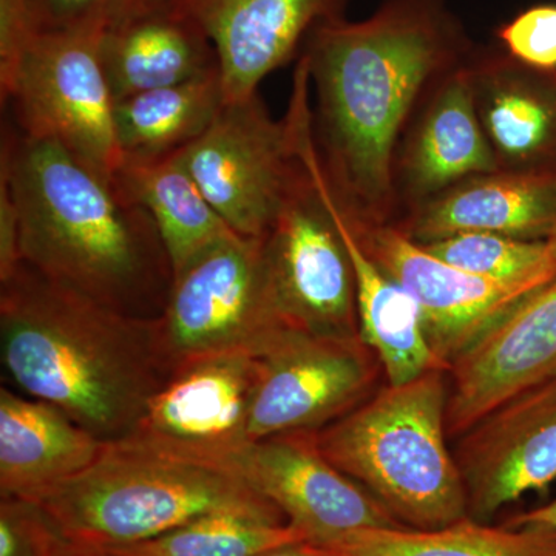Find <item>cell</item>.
I'll return each instance as SVG.
<instances>
[{"instance_id": "6da1fadb", "label": "cell", "mask_w": 556, "mask_h": 556, "mask_svg": "<svg viewBox=\"0 0 556 556\" xmlns=\"http://www.w3.org/2000/svg\"><path fill=\"white\" fill-rule=\"evenodd\" d=\"M473 47L444 0H383L358 22H325L303 53L316 89L313 129L332 192L350 217L396 222L394 159L428 90Z\"/></svg>"}, {"instance_id": "7a4b0ae2", "label": "cell", "mask_w": 556, "mask_h": 556, "mask_svg": "<svg viewBox=\"0 0 556 556\" xmlns=\"http://www.w3.org/2000/svg\"><path fill=\"white\" fill-rule=\"evenodd\" d=\"M0 174L20 211L22 262L124 316H163L169 254L149 212L115 179L58 142L22 134L3 142Z\"/></svg>"}, {"instance_id": "3957f363", "label": "cell", "mask_w": 556, "mask_h": 556, "mask_svg": "<svg viewBox=\"0 0 556 556\" xmlns=\"http://www.w3.org/2000/svg\"><path fill=\"white\" fill-rule=\"evenodd\" d=\"M0 362L5 386L109 444L129 437L172 372L159 318L105 308L25 262L0 281Z\"/></svg>"}, {"instance_id": "277c9868", "label": "cell", "mask_w": 556, "mask_h": 556, "mask_svg": "<svg viewBox=\"0 0 556 556\" xmlns=\"http://www.w3.org/2000/svg\"><path fill=\"white\" fill-rule=\"evenodd\" d=\"M448 390L447 369L387 383L316 433L329 463L407 529L437 530L468 518L466 485L448 447Z\"/></svg>"}, {"instance_id": "5b68a950", "label": "cell", "mask_w": 556, "mask_h": 556, "mask_svg": "<svg viewBox=\"0 0 556 556\" xmlns=\"http://www.w3.org/2000/svg\"><path fill=\"white\" fill-rule=\"evenodd\" d=\"M35 503L64 540L100 548L141 543L225 511L288 522L236 475L121 444H109L93 466Z\"/></svg>"}, {"instance_id": "8992f818", "label": "cell", "mask_w": 556, "mask_h": 556, "mask_svg": "<svg viewBox=\"0 0 556 556\" xmlns=\"http://www.w3.org/2000/svg\"><path fill=\"white\" fill-rule=\"evenodd\" d=\"M291 327L278 305L265 237L219 241L174 276L159 318L170 369L190 358L244 353L263 356Z\"/></svg>"}, {"instance_id": "52a82bcc", "label": "cell", "mask_w": 556, "mask_h": 556, "mask_svg": "<svg viewBox=\"0 0 556 556\" xmlns=\"http://www.w3.org/2000/svg\"><path fill=\"white\" fill-rule=\"evenodd\" d=\"M101 31L33 33L9 78L0 80L21 134L58 142L115 179L121 152L115 98L100 56Z\"/></svg>"}, {"instance_id": "ba28073f", "label": "cell", "mask_w": 556, "mask_h": 556, "mask_svg": "<svg viewBox=\"0 0 556 556\" xmlns=\"http://www.w3.org/2000/svg\"><path fill=\"white\" fill-rule=\"evenodd\" d=\"M258 376L260 356L244 351L182 362L149 399L129 437L115 444L230 473L251 444Z\"/></svg>"}, {"instance_id": "9c48e42d", "label": "cell", "mask_w": 556, "mask_h": 556, "mask_svg": "<svg viewBox=\"0 0 556 556\" xmlns=\"http://www.w3.org/2000/svg\"><path fill=\"white\" fill-rule=\"evenodd\" d=\"M177 155L219 217L243 237L266 236L302 172L291 121L274 119L258 94L225 102Z\"/></svg>"}, {"instance_id": "30bf717a", "label": "cell", "mask_w": 556, "mask_h": 556, "mask_svg": "<svg viewBox=\"0 0 556 556\" xmlns=\"http://www.w3.org/2000/svg\"><path fill=\"white\" fill-rule=\"evenodd\" d=\"M382 368L361 336L289 329L260 356L249 439L313 431L336 422L376 391Z\"/></svg>"}, {"instance_id": "8fae6325", "label": "cell", "mask_w": 556, "mask_h": 556, "mask_svg": "<svg viewBox=\"0 0 556 556\" xmlns=\"http://www.w3.org/2000/svg\"><path fill=\"white\" fill-rule=\"evenodd\" d=\"M265 248L278 305L291 327L332 338L358 336L350 257L303 163Z\"/></svg>"}, {"instance_id": "7c38bea8", "label": "cell", "mask_w": 556, "mask_h": 556, "mask_svg": "<svg viewBox=\"0 0 556 556\" xmlns=\"http://www.w3.org/2000/svg\"><path fill=\"white\" fill-rule=\"evenodd\" d=\"M229 471L273 503L306 543H325L362 529L404 527L329 463L313 431L251 442Z\"/></svg>"}, {"instance_id": "4fadbf2b", "label": "cell", "mask_w": 556, "mask_h": 556, "mask_svg": "<svg viewBox=\"0 0 556 556\" xmlns=\"http://www.w3.org/2000/svg\"><path fill=\"white\" fill-rule=\"evenodd\" d=\"M350 219L380 268L415 299L428 343L448 367L519 303L535 294L522 285L473 276L448 265L394 223L367 225Z\"/></svg>"}, {"instance_id": "5bb4252c", "label": "cell", "mask_w": 556, "mask_h": 556, "mask_svg": "<svg viewBox=\"0 0 556 556\" xmlns=\"http://www.w3.org/2000/svg\"><path fill=\"white\" fill-rule=\"evenodd\" d=\"M468 518L485 522L556 481V376L508 399L456 439Z\"/></svg>"}, {"instance_id": "9a60e30c", "label": "cell", "mask_w": 556, "mask_h": 556, "mask_svg": "<svg viewBox=\"0 0 556 556\" xmlns=\"http://www.w3.org/2000/svg\"><path fill=\"white\" fill-rule=\"evenodd\" d=\"M556 376V278L452 362L447 433L457 439L508 399Z\"/></svg>"}, {"instance_id": "2e32d148", "label": "cell", "mask_w": 556, "mask_h": 556, "mask_svg": "<svg viewBox=\"0 0 556 556\" xmlns=\"http://www.w3.org/2000/svg\"><path fill=\"white\" fill-rule=\"evenodd\" d=\"M470 56L431 86L402 135L394 159L399 207L501 170L479 121Z\"/></svg>"}, {"instance_id": "e0dca14e", "label": "cell", "mask_w": 556, "mask_h": 556, "mask_svg": "<svg viewBox=\"0 0 556 556\" xmlns=\"http://www.w3.org/2000/svg\"><path fill=\"white\" fill-rule=\"evenodd\" d=\"M350 0H175L217 50L225 101L257 94L317 25L343 20Z\"/></svg>"}, {"instance_id": "ac0fdd59", "label": "cell", "mask_w": 556, "mask_h": 556, "mask_svg": "<svg viewBox=\"0 0 556 556\" xmlns=\"http://www.w3.org/2000/svg\"><path fill=\"white\" fill-rule=\"evenodd\" d=\"M298 153L345 244L356 283L358 336L378 357L387 383L401 386L431 369L448 371V365L428 343L415 299L372 258L332 192L321 169L313 135L300 137Z\"/></svg>"}, {"instance_id": "d6986e66", "label": "cell", "mask_w": 556, "mask_h": 556, "mask_svg": "<svg viewBox=\"0 0 556 556\" xmlns=\"http://www.w3.org/2000/svg\"><path fill=\"white\" fill-rule=\"evenodd\" d=\"M419 244L464 232L547 241L556 226V170H497L457 182L394 222Z\"/></svg>"}, {"instance_id": "ffe728a7", "label": "cell", "mask_w": 556, "mask_h": 556, "mask_svg": "<svg viewBox=\"0 0 556 556\" xmlns=\"http://www.w3.org/2000/svg\"><path fill=\"white\" fill-rule=\"evenodd\" d=\"M475 102L501 170H556V72L473 50Z\"/></svg>"}, {"instance_id": "44dd1931", "label": "cell", "mask_w": 556, "mask_h": 556, "mask_svg": "<svg viewBox=\"0 0 556 556\" xmlns=\"http://www.w3.org/2000/svg\"><path fill=\"white\" fill-rule=\"evenodd\" d=\"M108 448L49 402L0 387V496L35 501L93 466Z\"/></svg>"}, {"instance_id": "7402d4cb", "label": "cell", "mask_w": 556, "mask_h": 556, "mask_svg": "<svg viewBox=\"0 0 556 556\" xmlns=\"http://www.w3.org/2000/svg\"><path fill=\"white\" fill-rule=\"evenodd\" d=\"M100 56L115 102L219 72L217 50L206 31L177 7L102 33Z\"/></svg>"}, {"instance_id": "603a6c76", "label": "cell", "mask_w": 556, "mask_h": 556, "mask_svg": "<svg viewBox=\"0 0 556 556\" xmlns=\"http://www.w3.org/2000/svg\"><path fill=\"white\" fill-rule=\"evenodd\" d=\"M115 182L127 199L149 212L174 276L208 248L240 236L211 206L177 152L153 160L124 159Z\"/></svg>"}, {"instance_id": "cb8c5ba5", "label": "cell", "mask_w": 556, "mask_h": 556, "mask_svg": "<svg viewBox=\"0 0 556 556\" xmlns=\"http://www.w3.org/2000/svg\"><path fill=\"white\" fill-rule=\"evenodd\" d=\"M309 544L321 556H556V529L466 518L437 530L362 529Z\"/></svg>"}, {"instance_id": "d4e9b609", "label": "cell", "mask_w": 556, "mask_h": 556, "mask_svg": "<svg viewBox=\"0 0 556 556\" xmlns=\"http://www.w3.org/2000/svg\"><path fill=\"white\" fill-rule=\"evenodd\" d=\"M225 102L219 72L116 101V138L124 159L178 152L208 129Z\"/></svg>"}, {"instance_id": "484cf974", "label": "cell", "mask_w": 556, "mask_h": 556, "mask_svg": "<svg viewBox=\"0 0 556 556\" xmlns=\"http://www.w3.org/2000/svg\"><path fill=\"white\" fill-rule=\"evenodd\" d=\"M292 543H306V538L289 522L225 511L193 519L152 540L102 551L112 556H257Z\"/></svg>"}, {"instance_id": "4316f807", "label": "cell", "mask_w": 556, "mask_h": 556, "mask_svg": "<svg viewBox=\"0 0 556 556\" xmlns=\"http://www.w3.org/2000/svg\"><path fill=\"white\" fill-rule=\"evenodd\" d=\"M434 257L473 276L522 285L540 291L555 280L547 241L514 239L489 232H464L420 244Z\"/></svg>"}, {"instance_id": "83f0119b", "label": "cell", "mask_w": 556, "mask_h": 556, "mask_svg": "<svg viewBox=\"0 0 556 556\" xmlns=\"http://www.w3.org/2000/svg\"><path fill=\"white\" fill-rule=\"evenodd\" d=\"M175 0H27L33 33L108 31Z\"/></svg>"}, {"instance_id": "f1b7e54d", "label": "cell", "mask_w": 556, "mask_h": 556, "mask_svg": "<svg viewBox=\"0 0 556 556\" xmlns=\"http://www.w3.org/2000/svg\"><path fill=\"white\" fill-rule=\"evenodd\" d=\"M62 540L38 503L0 496V556H60Z\"/></svg>"}, {"instance_id": "f546056e", "label": "cell", "mask_w": 556, "mask_h": 556, "mask_svg": "<svg viewBox=\"0 0 556 556\" xmlns=\"http://www.w3.org/2000/svg\"><path fill=\"white\" fill-rule=\"evenodd\" d=\"M501 50L527 67L556 72V3L518 13L496 31Z\"/></svg>"}, {"instance_id": "4dcf8cb0", "label": "cell", "mask_w": 556, "mask_h": 556, "mask_svg": "<svg viewBox=\"0 0 556 556\" xmlns=\"http://www.w3.org/2000/svg\"><path fill=\"white\" fill-rule=\"evenodd\" d=\"M31 35L27 0H0V80L9 78Z\"/></svg>"}, {"instance_id": "1f68e13d", "label": "cell", "mask_w": 556, "mask_h": 556, "mask_svg": "<svg viewBox=\"0 0 556 556\" xmlns=\"http://www.w3.org/2000/svg\"><path fill=\"white\" fill-rule=\"evenodd\" d=\"M22 263L21 219L9 179L0 174V281Z\"/></svg>"}, {"instance_id": "d6a6232c", "label": "cell", "mask_w": 556, "mask_h": 556, "mask_svg": "<svg viewBox=\"0 0 556 556\" xmlns=\"http://www.w3.org/2000/svg\"><path fill=\"white\" fill-rule=\"evenodd\" d=\"M508 526L543 525L556 529V497L544 506L522 511L507 522Z\"/></svg>"}, {"instance_id": "836d02e7", "label": "cell", "mask_w": 556, "mask_h": 556, "mask_svg": "<svg viewBox=\"0 0 556 556\" xmlns=\"http://www.w3.org/2000/svg\"><path fill=\"white\" fill-rule=\"evenodd\" d=\"M257 556H321L314 551L309 544L306 543H292L285 544V546H278L269 548V551L263 552Z\"/></svg>"}, {"instance_id": "e575fe53", "label": "cell", "mask_w": 556, "mask_h": 556, "mask_svg": "<svg viewBox=\"0 0 556 556\" xmlns=\"http://www.w3.org/2000/svg\"><path fill=\"white\" fill-rule=\"evenodd\" d=\"M60 556H112L100 547L84 546V544L72 543L62 540Z\"/></svg>"}, {"instance_id": "d590c367", "label": "cell", "mask_w": 556, "mask_h": 556, "mask_svg": "<svg viewBox=\"0 0 556 556\" xmlns=\"http://www.w3.org/2000/svg\"><path fill=\"white\" fill-rule=\"evenodd\" d=\"M548 260H551L552 270H554L556 278V226L552 236L547 240Z\"/></svg>"}]
</instances>
